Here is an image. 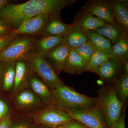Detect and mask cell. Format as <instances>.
Here are the masks:
<instances>
[{"instance_id": "29", "label": "cell", "mask_w": 128, "mask_h": 128, "mask_svg": "<svg viewBox=\"0 0 128 128\" xmlns=\"http://www.w3.org/2000/svg\"><path fill=\"white\" fill-rule=\"evenodd\" d=\"M16 36L10 35L0 36V52L11 42Z\"/></svg>"}, {"instance_id": "27", "label": "cell", "mask_w": 128, "mask_h": 128, "mask_svg": "<svg viewBox=\"0 0 128 128\" xmlns=\"http://www.w3.org/2000/svg\"><path fill=\"white\" fill-rule=\"evenodd\" d=\"M74 50L81 57L88 62L92 56L97 50L92 42L89 40L87 42Z\"/></svg>"}, {"instance_id": "10", "label": "cell", "mask_w": 128, "mask_h": 128, "mask_svg": "<svg viewBox=\"0 0 128 128\" xmlns=\"http://www.w3.org/2000/svg\"><path fill=\"white\" fill-rule=\"evenodd\" d=\"M122 64L116 59H109L98 70L96 73L102 82L113 84L122 75Z\"/></svg>"}, {"instance_id": "3", "label": "cell", "mask_w": 128, "mask_h": 128, "mask_svg": "<svg viewBox=\"0 0 128 128\" xmlns=\"http://www.w3.org/2000/svg\"><path fill=\"white\" fill-rule=\"evenodd\" d=\"M98 104L102 112L108 128L121 118L124 104L118 100L114 84L107 85L98 90Z\"/></svg>"}, {"instance_id": "32", "label": "cell", "mask_w": 128, "mask_h": 128, "mask_svg": "<svg viewBox=\"0 0 128 128\" xmlns=\"http://www.w3.org/2000/svg\"><path fill=\"white\" fill-rule=\"evenodd\" d=\"M110 128H126L125 124V112L124 110L119 121Z\"/></svg>"}, {"instance_id": "13", "label": "cell", "mask_w": 128, "mask_h": 128, "mask_svg": "<svg viewBox=\"0 0 128 128\" xmlns=\"http://www.w3.org/2000/svg\"><path fill=\"white\" fill-rule=\"evenodd\" d=\"M70 50V49L61 44L43 56L52 67L58 76L63 71L65 62Z\"/></svg>"}, {"instance_id": "23", "label": "cell", "mask_w": 128, "mask_h": 128, "mask_svg": "<svg viewBox=\"0 0 128 128\" xmlns=\"http://www.w3.org/2000/svg\"><path fill=\"white\" fill-rule=\"evenodd\" d=\"M112 52L116 59L123 63L128 58V33L124 32L121 39L112 46Z\"/></svg>"}, {"instance_id": "17", "label": "cell", "mask_w": 128, "mask_h": 128, "mask_svg": "<svg viewBox=\"0 0 128 128\" xmlns=\"http://www.w3.org/2000/svg\"><path fill=\"white\" fill-rule=\"evenodd\" d=\"M88 63L74 50L70 49L65 62L63 71L72 74H82L85 72Z\"/></svg>"}, {"instance_id": "25", "label": "cell", "mask_w": 128, "mask_h": 128, "mask_svg": "<svg viewBox=\"0 0 128 128\" xmlns=\"http://www.w3.org/2000/svg\"><path fill=\"white\" fill-rule=\"evenodd\" d=\"M114 85L117 97L124 104L128 96V74H122Z\"/></svg>"}, {"instance_id": "16", "label": "cell", "mask_w": 128, "mask_h": 128, "mask_svg": "<svg viewBox=\"0 0 128 128\" xmlns=\"http://www.w3.org/2000/svg\"><path fill=\"white\" fill-rule=\"evenodd\" d=\"M32 72L27 60L16 62V72L12 93L16 94L25 84L28 83V78Z\"/></svg>"}, {"instance_id": "15", "label": "cell", "mask_w": 128, "mask_h": 128, "mask_svg": "<svg viewBox=\"0 0 128 128\" xmlns=\"http://www.w3.org/2000/svg\"><path fill=\"white\" fill-rule=\"evenodd\" d=\"M110 7L115 22L124 32H128V0H110Z\"/></svg>"}, {"instance_id": "5", "label": "cell", "mask_w": 128, "mask_h": 128, "mask_svg": "<svg viewBox=\"0 0 128 128\" xmlns=\"http://www.w3.org/2000/svg\"><path fill=\"white\" fill-rule=\"evenodd\" d=\"M38 38L37 36L19 35L0 52V62H15L26 60Z\"/></svg>"}, {"instance_id": "4", "label": "cell", "mask_w": 128, "mask_h": 128, "mask_svg": "<svg viewBox=\"0 0 128 128\" xmlns=\"http://www.w3.org/2000/svg\"><path fill=\"white\" fill-rule=\"evenodd\" d=\"M26 60L29 63L32 71L51 91L64 85L43 56L32 50L28 54Z\"/></svg>"}, {"instance_id": "14", "label": "cell", "mask_w": 128, "mask_h": 128, "mask_svg": "<svg viewBox=\"0 0 128 128\" xmlns=\"http://www.w3.org/2000/svg\"><path fill=\"white\" fill-rule=\"evenodd\" d=\"M28 83L34 93L41 98L48 106H55V100L52 92L32 71L29 76Z\"/></svg>"}, {"instance_id": "11", "label": "cell", "mask_w": 128, "mask_h": 128, "mask_svg": "<svg viewBox=\"0 0 128 128\" xmlns=\"http://www.w3.org/2000/svg\"><path fill=\"white\" fill-rule=\"evenodd\" d=\"M72 27V24L64 23L60 14H53L48 18L38 36H63Z\"/></svg>"}, {"instance_id": "38", "label": "cell", "mask_w": 128, "mask_h": 128, "mask_svg": "<svg viewBox=\"0 0 128 128\" xmlns=\"http://www.w3.org/2000/svg\"><path fill=\"white\" fill-rule=\"evenodd\" d=\"M0 69H1L0 64Z\"/></svg>"}, {"instance_id": "36", "label": "cell", "mask_w": 128, "mask_h": 128, "mask_svg": "<svg viewBox=\"0 0 128 128\" xmlns=\"http://www.w3.org/2000/svg\"><path fill=\"white\" fill-rule=\"evenodd\" d=\"M9 0H0V12L5 8Z\"/></svg>"}, {"instance_id": "7", "label": "cell", "mask_w": 128, "mask_h": 128, "mask_svg": "<svg viewBox=\"0 0 128 128\" xmlns=\"http://www.w3.org/2000/svg\"><path fill=\"white\" fill-rule=\"evenodd\" d=\"M34 119L37 123L50 128L64 126L73 120L68 113L56 106L41 111L34 116Z\"/></svg>"}, {"instance_id": "24", "label": "cell", "mask_w": 128, "mask_h": 128, "mask_svg": "<svg viewBox=\"0 0 128 128\" xmlns=\"http://www.w3.org/2000/svg\"><path fill=\"white\" fill-rule=\"evenodd\" d=\"M40 99L36 94L28 90H25L18 93L15 102L18 106L20 108L32 106L40 102Z\"/></svg>"}, {"instance_id": "22", "label": "cell", "mask_w": 128, "mask_h": 128, "mask_svg": "<svg viewBox=\"0 0 128 128\" xmlns=\"http://www.w3.org/2000/svg\"><path fill=\"white\" fill-rule=\"evenodd\" d=\"M94 32L109 40L114 44L121 39L124 32L116 24L106 23L105 25L97 28Z\"/></svg>"}, {"instance_id": "2", "label": "cell", "mask_w": 128, "mask_h": 128, "mask_svg": "<svg viewBox=\"0 0 128 128\" xmlns=\"http://www.w3.org/2000/svg\"><path fill=\"white\" fill-rule=\"evenodd\" d=\"M51 92L56 106L64 111L86 110L98 104L97 97H91L80 94L64 84Z\"/></svg>"}, {"instance_id": "20", "label": "cell", "mask_w": 128, "mask_h": 128, "mask_svg": "<svg viewBox=\"0 0 128 128\" xmlns=\"http://www.w3.org/2000/svg\"><path fill=\"white\" fill-rule=\"evenodd\" d=\"M0 77L3 88L5 90L12 89L14 86L16 72V62H0Z\"/></svg>"}, {"instance_id": "18", "label": "cell", "mask_w": 128, "mask_h": 128, "mask_svg": "<svg viewBox=\"0 0 128 128\" xmlns=\"http://www.w3.org/2000/svg\"><path fill=\"white\" fill-rule=\"evenodd\" d=\"M63 43V36L40 37L32 48L33 52L43 56L54 48Z\"/></svg>"}, {"instance_id": "37", "label": "cell", "mask_w": 128, "mask_h": 128, "mask_svg": "<svg viewBox=\"0 0 128 128\" xmlns=\"http://www.w3.org/2000/svg\"><path fill=\"white\" fill-rule=\"evenodd\" d=\"M67 128L66 126L65 125H64V126H60V127H58V128Z\"/></svg>"}, {"instance_id": "8", "label": "cell", "mask_w": 128, "mask_h": 128, "mask_svg": "<svg viewBox=\"0 0 128 128\" xmlns=\"http://www.w3.org/2000/svg\"><path fill=\"white\" fill-rule=\"evenodd\" d=\"M53 14L42 13L28 18L14 29L10 34L14 36L32 35L38 36L46 21Z\"/></svg>"}, {"instance_id": "6", "label": "cell", "mask_w": 128, "mask_h": 128, "mask_svg": "<svg viewBox=\"0 0 128 128\" xmlns=\"http://www.w3.org/2000/svg\"><path fill=\"white\" fill-rule=\"evenodd\" d=\"M72 118L90 128H108L102 112L97 105L94 107L82 110H65Z\"/></svg>"}, {"instance_id": "1", "label": "cell", "mask_w": 128, "mask_h": 128, "mask_svg": "<svg viewBox=\"0 0 128 128\" xmlns=\"http://www.w3.org/2000/svg\"><path fill=\"white\" fill-rule=\"evenodd\" d=\"M76 0H30L20 4L8 3L0 12V19L15 29L25 20L38 14H60L62 9L72 6Z\"/></svg>"}, {"instance_id": "28", "label": "cell", "mask_w": 128, "mask_h": 128, "mask_svg": "<svg viewBox=\"0 0 128 128\" xmlns=\"http://www.w3.org/2000/svg\"><path fill=\"white\" fill-rule=\"evenodd\" d=\"M14 30L0 19V36L10 35Z\"/></svg>"}, {"instance_id": "12", "label": "cell", "mask_w": 128, "mask_h": 128, "mask_svg": "<svg viewBox=\"0 0 128 128\" xmlns=\"http://www.w3.org/2000/svg\"><path fill=\"white\" fill-rule=\"evenodd\" d=\"M106 23L81 9L76 15L72 24L86 33L90 31H94Z\"/></svg>"}, {"instance_id": "9", "label": "cell", "mask_w": 128, "mask_h": 128, "mask_svg": "<svg viewBox=\"0 0 128 128\" xmlns=\"http://www.w3.org/2000/svg\"><path fill=\"white\" fill-rule=\"evenodd\" d=\"M81 9L107 23H116L110 7L109 0H90Z\"/></svg>"}, {"instance_id": "26", "label": "cell", "mask_w": 128, "mask_h": 128, "mask_svg": "<svg viewBox=\"0 0 128 128\" xmlns=\"http://www.w3.org/2000/svg\"><path fill=\"white\" fill-rule=\"evenodd\" d=\"M109 58L105 53L97 50L92 56L88 63L85 72H90L96 73L99 67L107 61Z\"/></svg>"}, {"instance_id": "19", "label": "cell", "mask_w": 128, "mask_h": 128, "mask_svg": "<svg viewBox=\"0 0 128 128\" xmlns=\"http://www.w3.org/2000/svg\"><path fill=\"white\" fill-rule=\"evenodd\" d=\"M89 40L86 33L72 24L71 28L63 36L62 44L70 49L75 50Z\"/></svg>"}, {"instance_id": "34", "label": "cell", "mask_w": 128, "mask_h": 128, "mask_svg": "<svg viewBox=\"0 0 128 128\" xmlns=\"http://www.w3.org/2000/svg\"><path fill=\"white\" fill-rule=\"evenodd\" d=\"M10 128H34L32 124L28 123L22 122L11 125Z\"/></svg>"}, {"instance_id": "33", "label": "cell", "mask_w": 128, "mask_h": 128, "mask_svg": "<svg viewBox=\"0 0 128 128\" xmlns=\"http://www.w3.org/2000/svg\"><path fill=\"white\" fill-rule=\"evenodd\" d=\"M12 124L9 118L4 117L0 121V128H10Z\"/></svg>"}, {"instance_id": "35", "label": "cell", "mask_w": 128, "mask_h": 128, "mask_svg": "<svg viewBox=\"0 0 128 128\" xmlns=\"http://www.w3.org/2000/svg\"><path fill=\"white\" fill-rule=\"evenodd\" d=\"M122 74H128V60L122 64Z\"/></svg>"}, {"instance_id": "21", "label": "cell", "mask_w": 128, "mask_h": 128, "mask_svg": "<svg viewBox=\"0 0 128 128\" xmlns=\"http://www.w3.org/2000/svg\"><path fill=\"white\" fill-rule=\"evenodd\" d=\"M86 34L97 50L105 53L111 58L116 59L112 52V43L109 40L94 31L88 32Z\"/></svg>"}, {"instance_id": "30", "label": "cell", "mask_w": 128, "mask_h": 128, "mask_svg": "<svg viewBox=\"0 0 128 128\" xmlns=\"http://www.w3.org/2000/svg\"><path fill=\"white\" fill-rule=\"evenodd\" d=\"M65 125L68 128H90L79 121L74 120Z\"/></svg>"}, {"instance_id": "31", "label": "cell", "mask_w": 128, "mask_h": 128, "mask_svg": "<svg viewBox=\"0 0 128 128\" xmlns=\"http://www.w3.org/2000/svg\"><path fill=\"white\" fill-rule=\"evenodd\" d=\"M8 111L7 105L4 102L0 99V121L4 117H6Z\"/></svg>"}]
</instances>
